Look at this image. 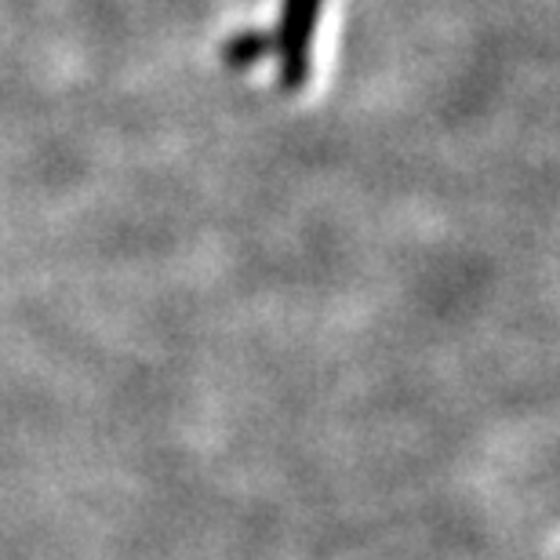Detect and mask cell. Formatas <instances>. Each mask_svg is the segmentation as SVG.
<instances>
[{
  "instance_id": "obj_2",
  "label": "cell",
  "mask_w": 560,
  "mask_h": 560,
  "mask_svg": "<svg viewBox=\"0 0 560 560\" xmlns=\"http://www.w3.org/2000/svg\"><path fill=\"white\" fill-rule=\"evenodd\" d=\"M266 51H270V37H262V33H255V30H244L222 44V59H226V66H233V70H244V66L259 62V55Z\"/></svg>"
},
{
  "instance_id": "obj_1",
  "label": "cell",
  "mask_w": 560,
  "mask_h": 560,
  "mask_svg": "<svg viewBox=\"0 0 560 560\" xmlns=\"http://www.w3.org/2000/svg\"><path fill=\"white\" fill-rule=\"evenodd\" d=\"M320 15V0H284V19H280V81L288 88H299L306 77V51L313 26Z\"/></svg>"
}]
</instances>
